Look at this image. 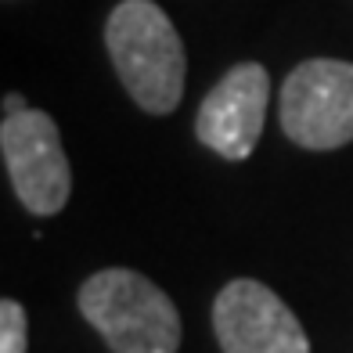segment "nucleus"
Wrapping results in <instances>:
<instances>
[{"label": "nucleus", "mask_w": 353, "mask_h": 353, "mask_svg": "<svg viewBox=\"0 0 353 353\" xmlns=\"http://www.w3.org/2000/svg\"><path fill=\"white\" fill-rule=\"evenodd\" d=\"M26 98H19V94H8L4 98V116H19V112H26Z\"/></svg>", "instance_id": "6e6552de"}, {"label": "nucleus", "mask_w": 353, "mask_h": 353, "mask_svg": "<svg viewBox=\"0 0 353 353\" xmlns=\"http://www.w3.org/2000/svg\"><path fill=\"white\" fill-rule=\"evenodd\" d=\"M213 332L223 353H310L299 317L274 288L252 278H234L220 288Z\"/></svg>", "instance_id": "39448f33"}, {"label": "nucleus", "mask_w": 353, "mask_h": 353, "mask_svg": "<svg viewBox=\"0 0 353 353\" xmlns=\"http://www.w3.org/2000/svg\"><path fill=\"white\" fill-rule=\"evenodd\" d=\"M270 76L260 61H242L223 72L220 83L205 94L195 116V137L228 163L252 155L267 123Z\"/></svg>", "instance_id": "423d86ee"}, {"label": "nucleus", "mask_w": 353, "mask_h": 353, "mask_svg": "<svg viewBox=\"0 0 353 353\" xmlns=\"http://www.w3.org/2000/svg\"><path fill=\"white\" fill-rule=\"evenodd\" d=\"M76 303L112 353H176L181 346V314L173 299L130 267L90 274Z\"/></svg>", "instance_id": "f03ea898"}, {"label": "nucleus", "mask_w": 353, "mask_h": 353, "mask_svg": "<svg viewBox=\"0 0 353 353\" xmlns=\"http://www.w3.org/2000/svg\"><path fill=\"white\" fill-rule=\"evenodd\" d=\"M29 346V325L22 303L4 299L0 303V353H26Z\"/></svg>", "instance_id": "0eeeda50"}, {"label": "nucleus", "mask_w": 353, "mask_h": 353, "mask_svg": "<svg viewBox=\"0 0 353 353\" xmlns=\"http://www.w3.org/2000/svg\"><path fill=\"white\" fill-rule=\"evenodd\" d=\"M105 47L126 94L148 112L170 116L184 98V43L170 14L152 0H119L105 22Z\"/></svg>", "instance_id": "f257e3e1"}, {"label": "nucleus", "mask_w": 353, "mask_h": 353, "mask_svg": "<svg viewBox=\"0 0 353 353\" xmlns=\"http://www.w3.org/2000/svg\"><path fill=\"white\" fill-rule=\"evenodd\" d=\"M281 130L310 152L353 141V61L310 58L281 83Z\"/></svg>", "instance_id": "7ed1b4c3"}, {"label": "nucleus", "mask_w": 353, "mask_h": 353, "mask_svg": "<svg viewBox=\"0 0 353 353\" xmlns=\"http://www.w3.org/2000/svg\"><path fill=\"white\" fill-rule=\"evenodd\" d=\"M0 152L19 202L33 216H54L65 210L72 191V170L61 148L58 123L40 108H26L19 116H4Z\"/></svg>", "instance_id": "20e7f679"}]
</instances>
